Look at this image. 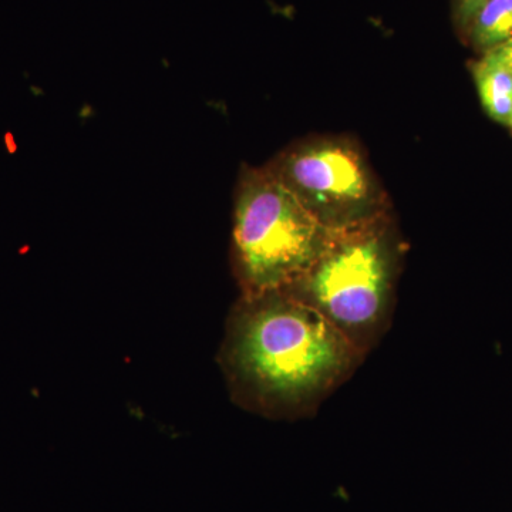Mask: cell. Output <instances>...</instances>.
I'll return each instance as SVG.
<instances>
[{
    "instance_id": "cell-5",
    "label": "cell",
    "mask_w": 512,
    "mask_h": 512,
    "mask_svg": "<svg viewBox=\"0 0 512 512\" xmlns=\"http://www.w3.org/2000/svg\"><path fill=\"white\" fill-rule=\"evenodd\" d=\"M478 94L491 119L508 126L512 117V72L500 62L485 55L474 67Z\"/></svg>"
},
{
    "instance_id": "cell-3",
    "label": "cell",
    "mask_w": 512,
    "mask_h": 512,
    "mask_svg": "<svg viewBox=\"0 0 512 512\" xmlns=\"http://www.w3.org/2000/svg\"><path fill=\"white\" fill-rule=\"evenodd\" d=\"M329 228L269 168L245 171L235 198L232 255L242 295L282 291L313 264Z\"/></svg>"
},
{
    "instance_id": "cell-8",
    "label": "cell",
    "mask_w": 512,
    "mask_h": 512,
    "mask_svg": "<svg viewBox=\"0 0 512 512\" xmlns=\"http://www.w3.org/2000/svg\"><path fill=\"white\" fill-rule=\"evenodd\" d=\"M487 55L494 57L497 62H500L512 72V40L504 43V45L495 47L493 50H488Z\"/></svg>"
},
{
    "instance_id": "cell-9",
    "label": "cell",
    "mask_w": 512,
    "mask_h": 512,
    "mask_svg": "<svg viewBox=\"0 0 512 512\" xmlns=\"http://www.w3.org/2000/svg\"><path fill=\"white\" fill-rule=\"evenodd\" d=\"M508 127H510L512 130V117H511L510 123H508Z\"/></svg>"
},
{
    "instance_id": "cell-4",
    "label": "cell",
    "mask_w": 512,
    "mask_h": 512,
    "mask_svg": "<svg viewBox=\"0 0 512 512\" xmlns=\"http://www.w3.org/2000/svg\"><path fill=\"white\" fill-rule=\"evenodd\" d=\"M329 229L373 220L365 165L349 147L295 148L269 167Z\"/></svg>"
},
{
    "instance_id": "cell-2",
    "label": "cell",
    "mask_w": 512,
    "mask_h": 512,
    "mask_svg": "<svg viewBox=\"0 0 512 512\" xmlns=\"http://www.w3.org/2000/svg\"><path fill=\"white\" fill-rule=\"evenodd\" d=\"M396 248L377 218L329 229L313 264L282 289L319 312L363 356L392 323Z\"/></svg>"
},
{
    "instance_id": "cell-7",
    "label": "cell",
    "mask_w": 512,
    "mask_h": 512,
    "mask_svg": "<svg viewBox=\"0 0 512 512\" xmlns=\"http://www.w3.org/2000/svg\"><path fill=\"white\" fill-rule=\"evenodd\" d=\"M485 2H488V0H458V18L463 23H471V20L477 15L478 10L483 8Z\"/></svg>"
},
{
    "instance_id": "cell-1",
    "label": "cell",
    "mask_w": 512,
    "mask_h": 512,
    "mask_svg": "<svg viewBox=\"0 0 512 512\" xmlns=\"http://www.w3.org/2000/svg\"><path fill=\"white\" fill-rule=\"evenodd\" d=\"M365 359L319 312L286 291L242 295L221 350L234 399L271 419L312 416Z\"/></svg>"
},
{
    "instance_id": "cell-6",
    "label": "cell",
    "mask_w": 512,
    "mask_h": 512,
    "mask_svg": "<svg viewBox=\"0 0 512 512\" xmlns=\"http://www.w3.org/2000/svg\"><path fill=\"white\" fill-rule=\"evenodd\" d=\"M471 37L478 47L493 50L512 40V0H488L471 20Z\"/></svg>"
}]
</instances>
